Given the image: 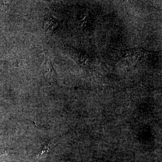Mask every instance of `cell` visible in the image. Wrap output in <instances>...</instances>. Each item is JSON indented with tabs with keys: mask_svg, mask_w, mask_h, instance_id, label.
I'll return each instance as SVG.
<instances>
[{
	"mask_svg": "<svg viewBox=\"0 0 162 162\" xmlns=\"http://www.w3.org/2000/svg\"><path fill=\"white\" fill-rule=\"evenodd\" d=\"M42 73L47 77H52L55 74V72L52 67L49 60L47 59L45 60L42 66Z\"/></svg>",
	"mask_w": 162,
	"mask_h": 162,
	"instance_id": "7a4b0ae2",
	"label": "cell"
},
{
	"mask_svg": "<svg viewBox=\"0 0 162 162\" xmlns=\"http://www.w3.org/2000/svg\"><path fill=\"white\" fill-rule=\"evenodd\" d=\"M71 55L74 60L82 69H85L88 67V64L86 63L88 61V58H86L85 56L84 55L77 50H73L71 51Z\"/></svg>",
	"mask_w": 162,
	"mask_h": 162,
	"instance_id": "6da1fadb",
	"label": "cell"
},
{
	"mask_svg": "<svg viewBox=\"0 0 162 162\" xmlns=\"http://www.w3.org/2000/svg\"><path fill=\"white\" fill-rule=\"evenodd\" d=\"M58 25L57 20L52 17H49L46 19L44 24L43 28L46 30L52 31L54 30Z\"/></svg>",
	"mask_w": 162,
	"mask_h": 162,
	"instance_id": "3957f363",
	"label": "cell"
}]
</instances>
